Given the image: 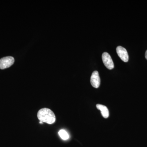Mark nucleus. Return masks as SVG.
<instances>
[{"label": "nucleus", "instance_id": "nucleus-1", "mask_svg": "<svg viewBox=\"0 0 147 147\" xmlns=\"http://www.w3.org/2000/svg\"><path fill=\"white\" fill-rule=\"evenodd\" d=\"M38 119L40 121L53 124L56 121V116L52 110L47 108L40 109L37 113Z\"/></svg>", "mask_w": 147, "mask_h": 147}, {"label": "nucleus", "instance_id": "nucleus-2", "mask_svg": "<svg viewBox=\"0 0 147 147\" xmlns=\"http://www.w3.org/2000/svg\"><path fill=\"white\" fill-rule=\"evenodd\" d=\"M14 62V58L12 57H5L0 59V69H4L11 66Z\"/></svg>", "mask_w": 147, "mask_h": 147}, {"label": "nucleus", "instance_id": "nucleus-3", "mask_svg": "<svg viewBox=\"0 0 147 147\" xmlns=\"http://www.w3.org/2000/svg\"><path fill=\"white\" fill-rule=\"evenodd\" d=\"M102 60L105 66L109 69L114 68V64L111 56L107 53H104L102 56Z\"/></svg>", "mask_w": 147, "mask_h": 147}, {"label": "nucleus", "instance_id": "nucleus-4", "mask_svg": "<svg viewBox=\"0 0 147 147\" xmlns=\"http://www.w3.org/2000/svg\"><path fill=\"white\" fill-rule=\"evenodd\" d=\"M90 83L94 88H98L100 85V80L98 71H95L93 72L91 76Z\"/></svg>", "mask_w": 147, "mask_h": 147}, {"label": "nucleus", "instance_id": "nucleus-5", "mask_svg": "<svg viewBox=\"0 0 147 147\" xmlns=\"http://www.w3.org/2000/svg\"><path fill=\"white\" fill-rule=\"evenodd\" d=\"M117 53L121 59L125 62H127L129 60L128 53L126 49L122 47L119 46L117 47L116 49Z\"/></svg>", "mask_w": 147, "mask_h": 147}, {"label": "nucleus", "instance_id": "nucleus-6", "mask_svg": "<svg viewBox=\"0 0 147 147\" xmlns=\"http://www.w3.org/2000/svg\"><path fill=\"white\" fill-rule=\"evenodd\" d=\"M96 107L98 110H100L102 117L104 118H108L109 116V112L107 107L101 104H97Z\"/></svg>", "mask_w": 147, "mask_h": 147}, {"label": "nucleus", "instance_id": "nucleus-7", "mask_svg": "<svg viewBox=\"0 0 147 147\" xmlns=\"http://www.w3.org/2000/svg\"><path fill=\"white\" fill-rule=\"evenodd\" d=\"M60 137L63 140H67L69 139V135L64 129H61L59 132Z\"/></svg>", "mask_w": 147, "mask_h": 147}, {"label": "nucleus", "instance_id": "nucleus-8", "mask_svg": "<svg viewBox=\"0 0 147 147\" xmlns=\"http://www.w3.org/2000/svg\"><path fill=\"white\" fill-rule=\"evenodd\" d=\"M145 57H146V59L147 60V50L146 51V53H145Z\"/></svg>", "mask_w": 147, "mask_h": 147}, {"label": "nucleus", "instance_id": "nucleus-9", "mask_svg": "<svg viewBox=\"0 0 147 147\" xmlns=\"http://www.w3.org/2000/svg\"><path fill=\"white\" fill-rule=\"evenodd\" d=\"M39 123L40 124H42L43 123V122H42V121H40Z\"/></svg>", "mask_w": 147, "mask_h": 147}]
</instances>
